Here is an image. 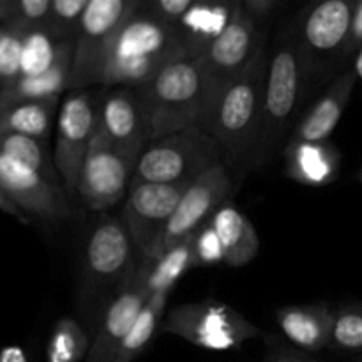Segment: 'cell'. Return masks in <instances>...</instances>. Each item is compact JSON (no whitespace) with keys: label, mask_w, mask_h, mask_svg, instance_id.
<instances>
[{"label":"cell","mask_w":362,"mask_h":362,"mask_svg":"<svg viewBox=\"0 0 362 362\" xmlns=\"http://www.w3.org/2000/svg\"><path fill=\"white\" fill-rule=\"evenodd\" d=\"M267 62L262 53L244 73L214 80L202 113L200 129L221 147L223 161H255L264 117Z\"/></svg>","instance_id":"cell-1"},{"label":"cell","mask_w":362,"mask_h":362,"mask_svg":"<svg viewBox=\"0 0 362 362\" xmlns=\"http://www.w3.org/2000/svg\"><path fill=\"white\" fill-rule=\"evenodd\" d=\"M212 76L204 57L180 53L144 85L134 88L147 124L148 140L198 127Z\"/></svg>","instance_id":"cell-2"},{"label":"cell","mask_w":362,"mask_h":362,"mask_svg":"<svg viewBox=\"0 0 362 362\" xmlns=\"http://www.w3.org/2000/svg\"><path fill=\"white\" fill-rule=\"evenodd\" d=\"M180 53L187 52L175 28L152 16L140 4L110 46L103 85L140 87Z\"/></svg>","instance_id":"cell-3"},{"label":"cell","mask_w":362,"mask_h":362,"mask_svg":"<svg viewBox=\"0 0 362 362\" xmlns=\"http://www.w3.org/2000/svg\"><path fill=\"white\" fill-rule=\"evenodd\" d=\"M223 161L221 147L200 127L148 141L138 159L133 184L194 182Z\"/></svg>","instance_id":"cell-4"},{"label":"cell","mask_w":362,"mask_h":362,"mask_svg":"<svg viewBox=\"0 0 362 362\" xmlns=\"http://www.w3.org/2000/svg\"><path fill=\"white\" fill-rule=\"evenodd\" d=\"M159 332L177 336L191 345L212 352L239 350L244 343L260 334L257 325L240 311L212 299L173 308L159 327Z\"/></svg>","instance_id":"cell-5"},{"label":"cell","mask_w":362,"mask_h":362,"mask_svg":"<svg viewBox=\"0 0 362 362\" xmlns=\"http://www.w3.org/2000/svg\"><path fill=\"white\" fill-rule=\"evenodd\" d=\"M304 60L299 41H283L276 46L265 74L264 117L255 161L265 163L285 134L299 105L304 83Z\"/></svg>","instance_id":"cell-6"},{"label":"cell","mask_w":362,"mask_h":362,"mask_svg":"<svg viewBox=\"0 0 362 362\" xmlns=\"http://www.w3.org/2000/svg\"><path fill=\"white\" fill-rule=\"evenodd\" d=\"M136 0H90L74 35L71 88L103 85L110 46L124 21L138 9Z\"/></svg>","instance_id":"cell-7"},{"label":"cell","mask_w":362,"mask_h":362,"mask_svg":"<svg viewBox=\"0 0 362 362\" xmlns=\"http://www.w3.org/2000/svg\"><path fill=\"white\" fill-rule=\"evenodd\" d=\"M232 193L233 180L225 163H218L211 170H207L187 187L173 216L163 228L161 235L141 257V262L158 260L166 251L182 243L186 237L197 233L205 223L211 221L214 212L225 204L226 198Z\"/></svg>","instance_id":"cell-8"},{"label":"cell","mask_w":362,"mask_h":362,"mask_svg":"<svg viewBox=\"0 0 362 362\" xmlns=\"http://www.w3.org/2000/svg\"><path fill=\"white\" fill-rule=\"evenodd\" d=\"M98 129V101L83 90H73L64 95L57 115L55 163L67 198L78 197V182L87 158L88 147Z\"/></svg>","instance_id":"cell-9"},{"label":"cell","mask_w":362,"mask_h":362,"mask_svg":"<svg viewBox=\"0 0 362 362\" xmlns=\"http://www.w3.org/2000/svg\"><path fill=\"white\" fill-rule=\"evenodd\" d=\"M0 204L23 221H57L71 216V200L60 184L0 152Z\"/></svg>","instance_id":"cell-10"},{"label":"cell","mask_w":362,"mask_h":362,"mask_svg":"<svg viewBox=\"0 0 362 362\" xmlns=\"http://www.w3.org/2000/svg\"><path fill=\"white\" fill-rule=\"evenodd\" d=\"M138 159L124 154L95 129L78 182V197L90 211L105 212L129 191Z\"/></svg>","instance_id":"cell-11"},{"label":"cell","mask_w":362,"mask_h":362,"mask_svg":"<svg viewBox=\"0 0 362 362\" xmlns=\"http://www.w3.org/2000/svg\"><path fill=\"white\" fill-rule=\"evenodd\" d=\"M193 182L133 184L124 205L122 221L134 247L144 257L161 235L184 193Z\"/></svg>","instance_id":"cell-12"},{"label":"cell","mask_w":362,"mask_h":362,"mask_svg":"<svg viewBox=\"0 0 362 362\" xmlns=\"http://www.w3.org/2000/svg\"><path fill=\"white\" fill-rule=\"evenodd\" d=\"M133 240L124 223L105 219L98 223L87 239L83 255V276L92 290L105 288L136 272L131 269ZM129 279V278H126Z\"/></svg>","instance_id":"cell-13"},{"label":"cell","mask_w":362,"mask_h":362,"mask_svg":"<svg viewBox=\"0 0 362 362\" xmlns=\"http://www.w3.org/2000/svg\"><path fill=\"white\" fill-rule=\"evenodd\" d=\"M148 299L151 292L147 288V265L141 262L133 278L106 310L101 329L92 341L85 362H113Z\"/></svg>","instance_id":"cell-14"},{"label":"cell","mask_w":362,"mask_h":362,"mask_svg":"<svg viewBox=\"0 0 362 362\" xmlns=\"http://www.w3.org/2000/svg\"><path fill=\"white\" fill-rule=\"evenodd\" d=\"M352 0H325L306 14L300 30V49L304 60L322 62L331 57H345L354 9Z\"/></svg>","instance_id":"cell-15"},{"label":"cell","mask_w":362,"mask_h":362,"mask_svg":"<svg viewBox=\"0 0 362 362\" xmlns=\"http://www.w3.org/2000/svg\"><path fill=\"white\" fill-rule=\"evenodd\" d=\"M98 129L124 154L140 159L151 140L134 88L117 87L98 101Z\"/></svg>","instance_id":"cell-16"},{"label":"cell","mask_w":362,"mask_h":362,"mask_svg":"<svg viewBox=\"0 0 362 362\" xmlns=\"http://www.w3.org/2000/svg\"><path fill=\"white\" fill-rule=\"evenodd\" d=\"M262 53L257 21L244 13L239 2L228 27L205 52L204 62L214 80H223L244 73Z\"/></svg>","instance_id":"cell-17"},{"label":"cell","mask_w":362,"mask_h":362,"mask_svg":"<svg viewBox=\"0 0 362 362\" xmlns=\"http://www.w3.org/2000/svg\"><path fill=\"white\" fill-rule=\"evenodd\" d=\"M356 80L354 71L339 74L327 92L318 99L317 105L310 110V113L297 124L288 141H308V144L327 141L349 106Z\"/></svg>","instance_id":"cell-18"},{"label":"cell","mask_w":362,"mask_h":362,"mask_svg":"<svg viewBox=\"0 0 362 362\" xmlns=\"http://www.w3.org/2000/svg\"><path fill=\"white\" fill-rule=\"evenodd\" d=\"M237 6L239 2H194L173 27L184 49L191 55L204 57L209 46L228 27Z\"/></svg>","instance_id":"cell-19"},{"label":"cell","mask_w":362,"mask_h":362,"mask_svg":"<svg viewBox=\"0 0 362 362\" xmlns=\"http://www.w3.org/2000/svg\"><path fill=\"white\" fill-rule=\"evenodd\" d=\"M276 320L283 336L306 352H318L331 345L334 313L325 304L279 308Z\"/></svg>","instance_id":"cell-20"},{"label":"cell","mask_w":362,"mask_h":362,"mask_svg":"<svg viewBox=\"0 0 362 362\" xmlns=\"http://www.w3.org/2000/svg\"><path fill=\"white\" fill-rule=\"evenodd\" d=\"M283 156L286 175L303 186H327L339 172V152L329 141H288Z\"/></svg>","instance_id":"cell-21"},{"label":"cell","mask_w":362,"mask_h":362,"mask_svg":"<svg viewBox=\"0 0 362 362\" xmlns=\"http://www.w3.org/2000/svg\"><path fill=\"white\" fill-rule=\"evenodd\" d=\"M211 225L221 240L226 265L243 267L255 260L260 250L257 228L232 202H225L214 212Z\"/></svg>","instance_id":"cell-22"},{"label":"cell","mask_w":362,"mask_h":362,"mask_svg":"<svg viewBox=\"0 0 362 362\" xmlns=\"http://www.w3.org/2000/svg\"><path fill=\"white\" fill-rule=\"evenodd\" d=\"M74 39L62 37L49 25L25 28L20 76H37L73 57Z\"/></svg>","instance_id":"cell-23"},{"label":"cell","mask_w":362,"mask_h":362,"mask_svg":"<svg viewBox=\"0 0 362 362\" xmlns=\"http://www.w3.org/2000/svg\"><path fill=\"white\" fill-rule=\"evenodd\" d=\"M71 66L73 57L62 60L46 73L37 76H20L4 87L0 108L28 101H52L60 99L62 92L71 88Z\"/></svg>","instance_id":"cell-24"},{"label":"cell","mask_w":362,"mask_h":362,"mask_svg":"<svg viewBox=\"0 0 362 362\" xmlns=\"http://www.w3.org/2000/svg\"><path fill=\"white\" fill-rule=\"evenodd\" d=\"M59 108V99L16 103L0 108V134H23L48 144Z\"/></svg>","instance_id":"cell-25"},{"label":"cell","mask_w":362,"mask_h":362,"mask_svg":"<svg viewBox=\"0 0 362 362\" xmlns=\"http://www.w3.org/2000/svg\"><path fill=\"white\" fill-rule=\"evenodd\" d=\"M194 233L186 237L180 244L166 251L154 262H144L147 265V288L151 296L159 292H172L175 283L194 267Z\"/></svg>","instance_id":"cell-26"},{"label":"cell","mask_w":362,"mask_h":362,"mask_svg":"<svg viewBox=\"0 0 362 362\" xmlns=\"http://www.w3.org/2000/svg\"><path fill=\"white\" fill-rule=\"evenodd\" d=\"M170 292H159L151 296L145 308L141 310L140 317L136 318L134 325L131 327L129 334L120 345L113 362H133L147 349L148 343L156 336V331L161 327L163 315H165L166 303H168Z\"/></svg>","instance_id":"cell-27"},{"label":"cell","mask_w":362,"mask_h":362,"mask_svg":"<svg viewBox=\"0 0 362 362\" xmlns=\"http://www.w3.org/2000/svg\"><path fill=\"white\" fill-rule=\"evenodd\" d=\"M0 152L16 159L34 172L41 173L52 182L62 186L55 163H53V156H49L46 141L23 136V134H0Z\"/></svg>","instance_id":"cell-28"},{"label":"cell","mask_w":362,"mask_h":362,"mask_svg":"<svg viewBox=\"0 0 362 362\" xmlns=\"http://www.w3.org/2000/svg\"><path fill=\"white\" fill-rule=\"evenodd\" d=\"M90 339L74 318H60L46 349V362H80L87 359Z\"/></svg>","instance_id":"cell-29"},{"label":"cell","mask_w":362,"mask_h":362,"mask_svg":"<svg viewBox=\"0 0 362 362\" xmlns=\"http://www.w3.org/2000/svg\"><path fill=\"white\" fill-rule=\"evenodd\" d=\"M25 28L16 25L0 27V83L6 87L21 74Z\"/></svg>","instance_id":"cell-30"},{"label":"cell","mask_w":362,"mask_h":362,"mask_svg":"<svg viewBox=\"0 0 362 362\" xmlns=\"http://www.w3.org/2000/svg\"><path fill=\"white\" fill-rule=\"evenodd\" d=\"M341 350H362V311L341 310L334 313L331 345Z\"/></svg>","instance_id":"cell-31"},{"label":"cell","mask_w":362,"mask_h":362,"mask_svg":"<svg viewBox=\"0 0 362 362\" xmlns=\"http://www.w3.org/2000/svg\"><path fill=\"white\" fill-rule=\"evenodd\" d=\"M88 2L90 0H52L48 25L62 37L74 39Z\"/></svg>","instance_id":"cell-32"},{"label":"cell","mask_w":362,"mask_h":362,"mask_svg":"<svg viewBox=\"0 0 362 362\" xmlns=\"http://www.w3.org/2000/svg\"><path fill=\"white\" fill-rule=\"evenodd\" d=\"M194 267H211L225 262V251H223L221 240L218 233L212 228L211 221L205 223L197 233H194Z\"/></svg>","instance_id":"cell-33"},{"label":"cell","mask_w":362,"mask_h":362,"mask_svg":"<svg viewBox=\"0 0 362 362\" xmlns=\"http://www.w3.org/2000/svg\"><path fill=\"white\" fill-rule=\"evenodd\" d=\"M52 0H14L13 20L9 25L21 28L48 25Z\"/></svg>","instance_id":"cell-34"},{"label":"cell","mask_w":362,"mask_h":362,"mask_svg":"<svg viewBox=\"0 0 362 362\" xmlns=\"http://www.w3.org/2000/svg\"><path fill=\"white\" fill-rule=\"evenodd\" d=\"M193 4V0H151V2H145L141 6L159 21L175 27Z\"/></svg>","instance_id":"cell-35"},{"label":"cell","mask_w":362,"mask_h":362,"mask_svg":"<svg viewBox=\"0 0 362 362\" xmlns=\"http://www.w3.org/2000/svg\"><path fill=\"white\" fill-rule=\"evenodd\" d=\"M361 48H362V0L356 4V9H354L349 42H346V48H345V57L354 52H359Z\"/></svg>","instance_id":"cell-36"},{"label":"cell","mask_w":362,"mask_h":362,"mask_svg":"<svg viewBox=\"0 0 362 362\" xmlns=\"http://www.w3.org/2000/svg\"><path fill=\"white\" fill-rule=\"evenodd\" d=\"M276 4H278L276 0H246V2H240V7H243V11L247 16H251L257 21L258 18L267 16L274 9Z\"/></svg>","instance_id":"cell-37"},{"label":"cell","mask_w":362,"mask_h":362,"mask_svg":"<svg viewBox=\"0 0 362 362\" xmlns=\"http://www.w3.org/2000/svg\"><path fill=\"white\" fill-rule=\"evenodd\" d=\"M0 362H28V359L21 346L11 345L0 350Z\"/></svg>","instance_id":"cell-38"},{"label":"cell","mask_w":362,"mask_h":362,"mask_svg":"<svg viewBox=\"0 0 362 362\" xmlns=\"http://www.w3.org/2000/svg\"><path fill=\"white\" fill-rule=\"evenodd\" d=\"M267 362H315L313 359H310L304 354H296L290 352V350H281V352H276L269 357Z\"/></svg>","instance_id":"cell-39"},{"label":"cell","mask_w":362,"mask_h":362,"mask_svg":"<svg viewBox=\"0 0 362 362\" xmlns=\"http://www.w3.org/2000/svg\"><path fill=\"white\" fill-rule=\"evenodd\" d=\"M354 74L362 81V48L357 52L356 62H354Z\"/></svg>","instance_id":"cell-40"},{"label":"cell","mask_w":362,"mask_h":362,"mask_svg":"<svg viewBox=\"0 0 362 362\" xmlns=\"http://www.w3.org/2000/svg\"><path fill=\"white\" fill-rule=\"evenodd\" d=\"M2 92H4V85L0 83V98H2Z\"/></svg>","instance_id":"cell-41"},{"label":"cell","mask_w":362,"mask_h":362,"mask_svg":"<svg viewBox=\"0 0 362 362\" xmlns=\"http://www.w3.org/2000/svg\"><path fill=\"white\" fill-rule=\"evenodd\" d=\"M359 179H361V182H362V168H361V172H359Z\"/></svg>","instance_id":"cell-42"}]
</instances>
